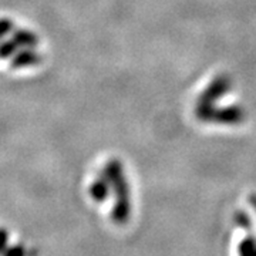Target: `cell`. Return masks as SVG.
I'll return each mask as SVG.
<instances>
[{"label":"cell","mask_w":256,"mask_h":256,"mask_svg":"<svg viewBox=\"0 0 256 256\" xmlns=\"http://www.w3.org/2000/svg\"><path fill=\"white\" fill-rule=\"evenodd\" d=\"M107 192H108V190H107L106 184H102L101 181L92 185V195L96 201H104L107 198Z\"/></svg>","instance_id":"obj_1"},{"label":"cell","mask_w":256,"mask_h":256,"mask_svg":"<svg viewBox=\"0 0 256 256\" xmlns=\"http://www.w3.org/2000/svg\"><path fill=\"white\" fill-rule=\"evenodd\" d=\"M2 256H26V249L20 245H14V246H8V249L3 252Z\"/></svg>","instance_id":"obj_2"},{"label":"cell","mask_w":256,"mask_h":256,"mask_svg":"<svg viewBox=\"0 0 256 256\" xmlns=\"http://www.w3.org/2000/svg\"><path fill=\"white\" fill-rule=\"evenodd\" d=\"M8 242H9V235L8 230L0 228V256L3 255V252L8 249Z\"/></svg>","instance_id":"obj_3"}]
</instances>
